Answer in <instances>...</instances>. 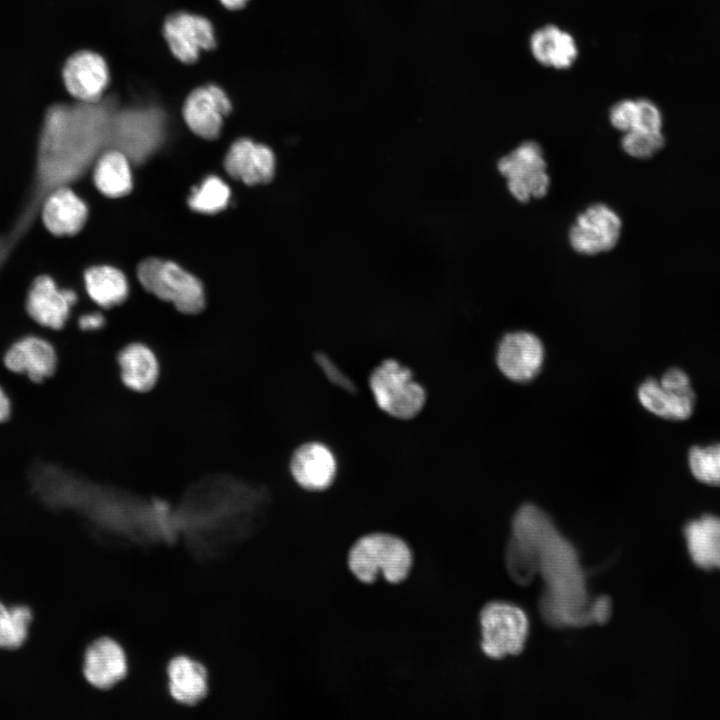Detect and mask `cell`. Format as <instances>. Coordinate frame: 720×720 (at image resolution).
<instances>
[{
    "label": "cell",
    "mask_w": 720,
    "mask_h": 720,
    "mask_svg": "<svg viewBox=\"0 0 720 720\" xmlns=\"http://www.w3.org/2000/svg\"><path fill=\"white\" fill-rule=\"evenodd\" d=\"M512 531L536 553L538 572L546 583L540 600L545 620L558 627L593 623L577 552L546 513L532 504L521 506L513 518Z\"/></svg>",
    "instance_id": "6da1fadb"
},
{
    "label": "cell",
    "mask_w": 720,
    "mask_h": 720,
    "mask_svg": "<svg viewBox=\"0 0 720 720\" xmlns=\"http://www.w3.org/2000/svg\"><path fill=\"white\" fill-rule=\"evenodd\" d=\"M347 565L353 576L364 584L382 577L391 584L404 581L413 565L408 544L396 535L375 532L358 538L351 546Z\"/></svg>",
    "instance_id": "7a4b0ae2"
},
{
    "label": "cell",
    "mask_w": 720,
    "mask_h": 720,
    "mask_svg": "<svg viewBox=\"0 0 720 720\" xmlns=\"http://www.w3.org/2000/svg\"><path fill=\"white\" fill-rule=\"evenodd\" d=\"M368 386L376 406L397 420L417 417L427 401L426 390L412 370L394 358L382 360L371 370Z\"/></svg>",
    "instance_id": "3957f363"
},
{
    "label": "cell",
    "mask_w": 720,
    "mask_h": 720,
    "mask_svg": "<svg viewBox=\"0 0 720 720\" xmlns=\"http://www.w3.org/2000/svg\"><path fill=\"white\" fill-rule=\"evenodd\" d=\"M137 276L147 291L182 313L196 314L205 306L201 282L176 263L148 258L139 264Z\"/></svg>",
    "instance_id": "277c9868"
},
{
    "label": "cell",
    "mask_w": 720,
    "mask_h": 720,
    "mask_svg": "<svg viewBox=\"0 0 720 720\" xmlns=\"http://www.w3.org/2000/svg\"><path fill=\"white\" fill-rule=\"evenodd\" d=\"M497 170L506 179L510 194L521 203L541 199L549 191L547 162L542 147L535 141H524L501 157Z\"/></svg>",
    "instance_id": "5b68a950"
},
{
    "label": "cell",
    "mask_w": 720,
    "mask_h": 720,
    "mask_svg": "<svg viewBox=\"0 0 720 720\" xmlns=\"http://www.w3.org/2000/svg\"><path fill=\"white\" fill-rule=\"evenodd\" d=\"M481 649L491 658L519 654L528 635V618L517 605L491 602L480 612Z\"/></svg>",
    "instance_id": "8992f818"
},
{
    "label": "cell",
    "mask_w": 720,
    "mask_h": 720,
    "mask_svg": "<svg viewBox=\"0 0 720 720\" xmlns=\"http://www.w3.org/2000/svg\"><path fill=\"white\" fill-rule=\"evenodd\" d=\"M622 221L611 207L595 203L581 212L568 232L571 248L581 255L593 256L612 250L618 243Z\"/></svg>",
    "instance_id": "52a82bcc"
},
{
    "label": "cell",
    "mask_w": 720,
    "mask_h": 720,
    "mask_svg": "<svg viewBox=\"0 0 720 720\" xmlns=\"http://www.w3.org/2000/svg\"><path fill=\"white\" fill-rule=\"evenodd\" d=\"M163 36L174 57L185 64L195 63L202 51L216 46L215 30L210 20L184 11L166 18Z\"/></svg>",
    "instance_id": "ba28073f"
},
{
    "label": "cell",
    "mask_w": 720,
    "mask_h": 720,
    "mask_svg": "<svg viewBox=\"0 0 720 720\" xmlns=\"http://www.w3.org/2000/svg\"><path fill=\"white\" fill-rule=\"evenodd\" d=\"M232 109L225 91L215 84H207L192 90L184 101L182 114L189 129L204 139L219 136L224 117Z\"/></svg>",
    "instance_id": "9c48e42d"
},
{
    "label": "cell",
    "mask_w": 720,
    "mask_h": 720,
    "mask_svg": "<svg viewBox=\"0 0 720 720\" xmlns=\"http://www.w3.org/2000/svg\"><path fill=\"white\" fill-rule=\"evenodd\" d=\"M62 78L68 93L83 103L99 102L110 82L105 59L90 50L72 54L65 62Z\"/></svg>",
    "instance_id": "30bf717a"
},
{
    "label": "cell",
    "mask_w": 720,
    "mask_h": 720,
    "mask_svg": "<svg viewBox=\"0 0 720 720\" xmlns=\"http://www.w3.org/2000/svg\"><path fill=\"white\" fill-rule=\"evenodd\" d=\"M289 470L296 484L311 492L328 489L336 479L338 463L332 449L321 441H307L295 448Z\"/></svg>",
    "instance_id": "8fae6325"
},
{
    "label": "cell",
    "mask_w": 720,
    "mask_h": 720,
    "mask_svg": "<svg viewBox=\"0 0 720 720\" xmlns=\"http://www.w3.org/2000/svg\"><path fill=\"white\" fill-rule=\"evenodd\" d=\"M500 371L510 380L527 382L540 371L544 361L541 340L527 331L511 332L501 339L496 355Z\"/></svg>",
    "instance_id": "7c38bea8"
},
{
    "label": "cell",
    "mask_w": 720,
    "mask_h": 720,
    "mask_svg": "<svg viewBox=\"0 0 720 720\" xmlns=\"http://www.w3.org/2000/svg\"><path fill=\"white\" fill-rule=\"evenodd\" d=\"M76 301L74 291L59 289L51 277L42 275L33 281L29 289L26 310L39 325L58 330L67 322Z\"/></svg>",
    "instance_id": "4fadbf2b"
},
{
    "label": "cell",
    "mask_w": 720,
    "mask_h": 720,
    "mask_svg": "<svg viewBox=\"0 0 720 720\" xmlns=\"http://www.w3.org/2000/svg\"><path fill=\"white\" fill-rule=\"evenodd\" d=\"M224 166L230 176L245 184H266L275 175L276 157L270 147L242 138L231 145Z\"/></svg>",
    "instance_id": "5bb4252c"
},
{
    "label": "cell",
    "mask_w": 720,
    "mask_h": 720,
    "mask_svg": "<svg viewBox=\"0 0 720 720\" xmlns=\"http://www.w3.org/2000/svg\"><path fill=\"white\" fill-rule=\"evenodd\" d=\"M3 361L8 370L25 374L33 382H42L54 374L58 358L54 346L48 340L28 335L7 349Z\"/></svg>",
    "instance_id": "9a60e30c"
},
{
    "label": "cell",
    "mask_w": 720,
    "mask_h": 720,
    "mask_svg": "<svg viewBox=\"0 0 720 720\" xmlns=\"http://www.w3.org/2000/svg\"><path fill=\"white\" fill-rule=\"evenodd\" d=\"M88 216L86 204L71 189L59 186L46 198L42 220L57 236L73 235L81 230Z\"/></svg>",
    "instance_id": "2e32d148"
},
{
    "label": "cell",
    "mask_w": 720,
    "mask_h": 720,
    "mask_svg": "<svg viewBox=\"0 0 720 720\" xmlns=\"http://www.w3.org/2000/svg\"><path fill=\"white\" fill-rule=\"evenodd\" d=\"M122 383L134 392H148L158 382L160 364L157 355L147 344L132 342L117 356Z\"/></svg>",
    "instance_id": "e0dca14e"
},
{
    "label": "cell",
    "mask_w": 720,
    "mask_h": 720,
    "mask_svg": "<svg viewBox=\"0 0 720 720\" xmlns=\"http://www.w3.org/2000/svg\"><path fill=\"white\" fill-rule=\"evenodd\" d=\"M83 671L93 686L109 688L126 674L125 654L115 641L108 638L97 640L87 649Z\"/></svg>",
    "instance_id": "ac0fdd59"
},
{
    "label": "cell",
    "mask_w": 720,
    "mask_h": 720,
    "mask_svg": "<svg viewBox=\"0 0 720 720\" xmlns=\"http://www.w3.org/2000/svg\"><path fill=\"white\" fill-rule=\"evenodd\" d=\"M530 49L539 63L555 69L569 68L578 55L573 36L555 25L537 29L530 38Z\"/></svg>",
    "instance_id": "d6986e66"
},
{
    "label": "cell",
    "mask_w": 720,
    "mask_h": 720,
    "mask_svg": "<svg viewBox=\"0 0 720 720\" xmlns=\"http://www.w3.org/2000/svg\"><path fill=\"white\" fill-rule=\"evenodd\" d=\"M637 394L641 405L649 412L675 421L686 420L692 415L696 399L694 392L678 393L665 389L653 378L646 379Z\"/></svg>",
    "instance_id": "ffe728a7"
},
{
    "label": "cell",
    "mask_w": 720,
    "mask_h": 720,
    "mask_svg": "<svg viewBox=\"0 0 720 720\" xmlns=\"http://www.w3.org/2000/svg\"><path fill=\"white\" fill-rule=\"evenodd\" d=\"M688 550L694 563L703 569H720V518L705 515L685 528Z\"/></svg>",
    "instance_id": "44dd1931"
},
{
    "label": "cell",
    "mask_w": 720,
    "mask_h": 720,
    "mask_svg": "<svg viewBox=\"0 0 720 720\" xmlns=\"http://www.w3.org/2000/svg\"><path fill=\"white\" fill-rule=\"evenodd\" d=\"M169 689L172 697L183 704H195L207 691L205 668L187 658H174L168 667Z\"/></svg>",
    "instance_id": "7402d4cb"
},
{
    "label": "cell",
    "mask_w": 720,
    "mask_h": 720,
    "mask_svg": "<svg viewBox=\"0 0 720 720\" xmlns=\"http://www.w3.org/2000/svg\"><path fill=\"white\" fill-rule=\"evenodd\" d=\"M88 295L99 306L111 308L121 304L128 295L124 274L111 266H95L84 274Z\"/></svg>",
    "instance_id": "603a6c76"
},
{
    "label": "cell",
    "mask_w": 720,
    "mask_h": 720,
    "mask_svg": "<svg viewBox=\"0 0 720 720\" xmlns=\"http://www.w3.org/2000/svg\"><path fill=\"white\" fill-rule=\"evenodd\" d=\"M94 183L108 197H121L132 188V177L127 158L119 151L105 153L94 169Z\"/></svg>",
    "instance_id": "cb8c5ba5"
},
{
    "label": "cell",
    "mask_w": 720,
    "mask_h": 720,
    "mask_svg": "<svg viewBox=\"0 0 720 720\" xmlns=\"http://www.w3.org/2000/svg\"><path fill=\"white\" fill-rule=\"evenodd\" d=\"M32 617V610L24 604L8 606L0 602V649L22 646L27 639Z\"/></svg>",
    "instance_id": "d4e9b609"
},
{
    "label": "cell",
    "mask_w": 720,
    "mask_h": 720,
    "mask_svg": "<svg viewBox=\"0 0 720 720\" xmlns=\"http://www.w3.org/2000/svg\"><path fill=\"white\" fill-rule=\"evenodd\" d=\"M505 564L511 578L519 585L529 584L538 573V560L533 548L512 535L505 553Z\"/></svg>",
    "instance_id": "484cf974"
},
{
    "label": "cell",
    "mask_w": 720,
    "mask_h": 720,
    "mask_svg": "<svg viewBox=\"0 0 720 720\" xmlns=\"http://www.w3.org/2000/svg\"><path fill=\"white\" fill-rule=\"evenodd\" d=\"M230 189L219 177H207L194 189L188 202L192 209L201 213H216L226 207Z\"/></svg>",
    "instance_id": "4316f807"
},
{
    "label": "cell",
    "mask_w": 720,
    "mask_h": 720,
    "mask_svg": "<svg viewBox=\"0 0 720 720\" xmlns=\"http://www.w3.org/2000/svg\"><path fill=\"white\" fill-rule=\"evenodd\" d=\"M689 467L702 483L720 486V443L693 447L689 452Z\"/></svg>",
    "instance_id": "83f0119b"
},
{
    "label": "cell",
    "mask_w": 720,
    "mask_h": 720,
    "mask_svg": "<svg viewBox=\"0 0 720 720\" xmlns=\"http://www.w3.org/2000/svg\"><path fill=\"white\" fill-rule=\"evenodd\" d=\"M621 147L630 157L646 159L657 153L664 145V137L659 132L633 129L621 138Z\"/></svg>",
    "instance_id": "f1b7e54d"
},
{
    "label": "cell",
    "mask_w": 720,
    "mask_h": 720,
    "mask_svg": "<svg viewBox=\"0 0 720 720\" xmlns=\"http://www.w3.org/2000/svg\"><path fill=\"white\" fill-rule=\"evenodd\" d=\"M313 359L328 382L351 395L358 392V387L353 379L326 352H314Z\"/></svg>",
    "instance_id": "f546056e"
},
{
    "label": "cell",
    "mask_w": 720,
    "mask_h": 720,
    "mask_svg": "<svg viewBox=\"0 0 720 720\" xmlns=\"http://www.w3.org/2000/svg\"><path fill=\"white\" fill-rule=\"evenodd\" d=\"M636 114V101L631 99L621 100L610 109L609 121L615 129L626 133L635 127Z\"/></svg>",
    "instance_id": "4dcf8cb0"
},
{
    "label": "cell",
    "mask_w": 720,
    "mask_h": 720,
    "mask_svg": "<svg viewBox=\"0 0 720 720\" xmlns=\"http://www.w3.org/2000/svg\"><path fill=\"white\" fill-rule=\"evenodd\" d=\"M635 127L649 132H659L662 127V115L658 107L647 99L637 100ZM632 129V130H633Z\"/></svg>",
    "instance_id": "1f68e13d"
},
{
    "label": "cell",
    "mask_w": 720,
    "mask_h": 720,
    "mask_svg": "<svg viewBox=\"0 0 720 720\" xmlns=\"http://www.w3.org/2000/svg\"><path fill=\"white\" fill-rule=\"evenodd\" d=\"M665 389L678 393L693 392L688 375L678 368H671L665 372L659 381Z\"/></svg>",
    "instance_id": "d6a6232c"
},
{
    "label": "cell",
    "mask_w": 720,
    "mask_h": 720,
    "mask_svg": "<svg viewBox=\"0 0 720 720\" xmlns=\"http://www.w3.org/2000/svg\"><path fill=\"white\" fill-rule=\"evenodd\" d=\"M593 623L604 624L611 616L612 604L607 596H600L593 600L590 605Z\"/></svg>",
    "instance_id": "836d02e7"
},
{
    "label": "cell",
    "mask_w": 720,
    "mask_h": 720,
    "mask_svg": "<svg viewBox=\"0 0 720 720\" xmlns=\"http://www.w3.org/2000/svg\"><path fill=\"white\" fill-rule=\"evenodd\" d=\"M104 318L99 313L85 314L79 319V326L86 331L96 330L103 326Z\"/></svg>",
    "instance_id": "e575fe53"
},
{
    "label": "cell",
    "mask_w": 720,
    "mask_h": 720,
    "mask_svg": "<svg viewBox=\"0 0 720 720\" xmlns=\"http://www.w3.org/2000/svg\"><path fill=\"white\" fill-rule=\"evenodd\" d=\"M11 412V403L6 392L0 386V423L8 419Z\"/></svg>",
    "instance_id": "d590c367"
},
{
    "label": "cell",
    "mask_w": 720,
    "mask_h": 720,
    "mask_svg": "<svg viewBox=\"0 0 720 720\" xmlns=\"http://www.w3.org/2000/svg\"><path fill=\"white\" fill-rule=\"evenodd\" d=\"M220 3L229 10H240L248 3L249 0H219Z\"/></svg>",
    "instance_id": "8d00e7d4"
}]
</instances>
